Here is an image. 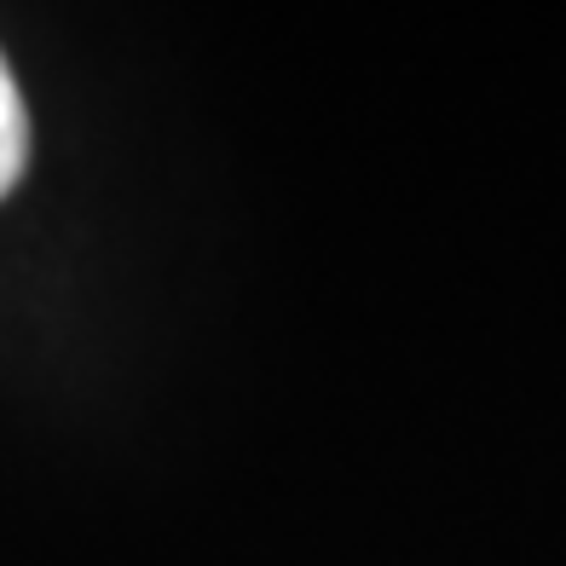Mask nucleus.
<instances>
[{"instance_id": "nucleus-1", "label": "nucleus", "mask_w": 566, "mask_h": 566, "mask_svg": "<svg viewBox=\"0 0 566 566\" xmlns=\"http://www.w3.org/2000/svg\"><path fill=\"white\" fill-rule=\"evenodd\" d=\"M23 163H30V116H23V93L0 59V197L23 179Z\"/></svg>"}]
</instances>
